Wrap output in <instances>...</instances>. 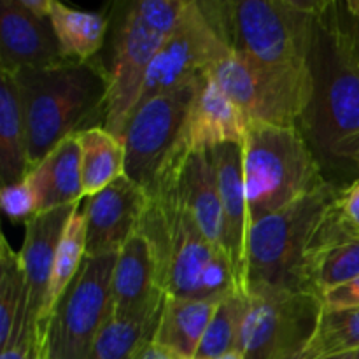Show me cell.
<instances>
[{
	"instance_id": "1",
	"label": "cell",
	"mask_w": 359,
	"mask_h": 359,
	"mask_svg": "<svg viewBox=\"0 0 359 359\" xmlns=\"http://www.w3.org/2000/svg\"><path fill=\"white\" fill-rule=\"evenodd\" d=\"M147 196L139 230L153 249L161 291L167 297L214 302L238 293L226 252L205 237L174 182L163 175Z\"/></svg>"
},
{
	"instance_id": "2",
	"label": "cell",
	"mask_w": 359,
	"mask_h": 359,
	"mask_svg": "<svg viewBox=\"0 0 359 359\" xmlns=\"http://www.w3.org/2000/svg\"><path fill=\"white\" fill-rule=\"evenodd\" d=\"M228 48L277 72H312V44L321 2L200 0Z\"/></svg>"
},
{
	"instance_id": "3",
	"label": "cell",
	"mask_w": 359,
	"mask_h": 359,
	"mask_svg": "<svg viewBox=\"0 0 359 359\" xmlns=\"http://www.w3.org/2000/svg\"><path fill=\"white\" fill-rule=\"evenodd\" d=\"M28 130L32 168L63 139L83 132L97 114L104 118L107 70L98 62H65L14 74Z\"/></svg>"
},
{
	"instance_id": "4",
	"label": "cell",
	"mask_w": 359,
	"mask_h": 359,
	"mask_svg": "<svg viewBox=\"0 0 359 359\" xmlns=\"http://www.w3.org/2000/svg\"><path fill=\"white\" fill-rule=\"evenodd\" d=\"M314 95L300 128L323 156L359 135V63L342 34L337 2H321L312 44Z\"/></svg>"
},
{
	"instance_id": "5",
	"label": "cell",
	"mask_w": 359,
	"mask_h": 359,
	"mask_svg": "<svg viewBox=\"0 0 359 359\" xmlns=\"http://www.w3.org/2000/svg\"><path fill=\"white\" fill-rule=\"evenodd\" d=\"M242 149L249 228L330 182L298 126L251 123Z\"/></svg>"
},
{
	"instance_id": "6",
	"label": "cell",
	"mask_w": 359,
	"mask_h": 359,
	"mask_svg": "<svg viewBox=\"0 0 359 359\" xmlns=\"http://www.w3.org/2000/svg\"><path fill=\"white\" fill-rule=\"evenodd\" d=\"M340 191L342 188L328 182L249 228L248 293H309L305 286L309 244Z\"/></svg>"
},
{
	"instance_id": "7",
	"label": "cell",
	"mask_w": 359,
	"mask_h": 359,
	"mask_svg": "<svg viewBox=\"0 0 359 359\" xmlns=\"http://www.w3.org/2000/svg\"><path fill=\"white\" fill-rule=\"evenodd\" d=\"M116 256L84 258L46 319L41 340L46 359H88L98 333L112 316Z\"/></svg>"
},
{
	"instance_id": "8",
	"label": "cell",
	"mask_w": 359,
	"mask_h": 359,
	"mask_svg": "<svg viewBox=\"0 0 359 359\" xmlns=\"http://www.w3.org/2000/svg\"><path fill=\"white\" fill-rule=\"evenodd\" d=\"M251 123L300 128L314 95L312 72H277L230 51L207 74Z\"/></svg>"
},
{
	"instance_id": "9",
	"label": "cell",
	"mask_w": 359,
	"mask_h": 359,
	"mask_svg": "<svg viewBox=\"0 0 359 359\" xmlns=\"http://www.w3.org/2000/svg\"><path fill=\"white\" fill-rule=\"evenodd\" d=\"M200 81L142 100L123 132L126 175L147 193L156 186L181 146L182 130Z\"/></svg>"
},
{
	"instance_id": "10",
	"label": "cell",
	"mask_w": 359,
	"mask_h": 359,
	"mask_svg": "<svg viewBox=\"0 0 359 359\" xmlns=\"http://www.w3.org/2000/svg\"><path fill=\"white\" fill-rule=\"evenodd\" d=\"M321 309V298L311 293H248L238 353L244 359H298Z\"/></svg>"
},
{
	"instance_id": "11",
	"label": "cell",
	"mask_w": 359,
	"mask_h": 359,
	"mask_svg": "<svg viewBox=\"0 0 359 359\" xmlns=\"http://www.w3.org/2000/svg\"><path fill=\"white\" fill-rule=\"evenodd\" d=\"M168 32L154 27L132 2L121 14L107 70L109 88L104 109V128L121 139L130 116L140 102L147 72Z\"/></svg>"
},
{
	"instance_id": "12",
	"label": "cell",
	"mask_w": 359,
	"mask_h": 359,
	"mask_svg": "<svg viewBox=\"0 0 359 359\" xmlns=\"http://www.w3.org/2000/svg\"><path fill=\"white\" fill-rule=\"evenodd\" d=\"M230 51L200 0H188L177 27L151 63L140 102L202 79Z\"/></svg>"
},
{
	"instance_id": "13",
	"label": "cell",
	"mask_w": 359,
	"mask_h": 359,
	"mask_svg": "<svg viewBox=\"0 0 359 359\" xmlns=\"http://www.w3.org/2000/svg\"><path fill=\"white\" fill-rule=\"evenodd\" d=\"M147 198L146 189L128 175L88 198L84 207L88 258L118 255L132 235L139 231Z\"/></svg>"
},
{
	"instance_id": "14",
	"label": "cell",
	"mask_w": 359,
	"mask_h": 359,
	"mask_svg": "<svg viewBox=\"0 0 359 359\" xmlns=\"http://www.w3.org/2000/svg\"><path fill=\"white\" fill-rule=\"evenodd\" d=\"M359 279V230L340 212L339 200L319 223L305 256V286L323 298Z\"/></svg>"
},
{
	"instance_id": "15",
	"label": "cell",
	"mask_w": 359,
	"mask_h": 359,
	"mask_svg": "<svg viewBox=\"0 0 359 359\" xmlns=\"http://www.w3.org/2000/svg\"><path fill=\"white\" fill-rule=\"evenodd\" d=\"M219 186L223 214V249L233 269L238 293L248 294L249 214L244 182L242 144H221L209 151Z\"/></svg>"
},
{
	"instance_id": "16",
	"label": "cell",
	"mask_w": 359,
	"mask_h": 359,
	"mask_svg": "<svg viewBox=\"0 0 359 359\" xmlns=\"http://www.w3.org/2000/svg\"><path fill=\"white\" fill-rule=\"evenodd\" d=\"M65 62L49 20L32 14L21 0L0 2V70L20 74Z\"/></svg>"
},
{
	"instance_id": "17",
	"label": "cell",
	"mask_w": 359,
	"mask_h": 359,
	"mask_svg": "<svg viewBox=\"0 0 359 359\" xmlns=\"http://www.w3.org/2000/svg\"><path fill=\"white\" fill-rule=\"evenodd\" d=\"M251 121L235 102L203 76L186 118L179 149L186 153L210 151L221 144H244Z\"/></svg>"
},
{
	"instance_id": "18",
	"label": "cell",
	"mask_w": 359,
	"mask_h": 359,
	"mask_svg": "<svg viewBox=\"0 0 359 359\" xmlns=\"http://www.w3.org/2000/svg\"><path fill=\"white\" fill-rule=\"evenodd\" d=\"M167 294L158 283L156 262L142 231L132 235L116 256L112 276V318L130 319L161 307Z\"/></svg>"
},
{
	"instance_id": "19",
	"label": "cell",
	"mask_w": 359,
	"mask_h": 359,
	"mask_svg": "<svg viewBox=\"0 0 359 359\" xmlns=\"http://www.w3.org/2000/svg\"><path fill=\"white\" fill-rule=\"evenodd\" d=\"M79 203L35 214L30 221L25 223V238L18 255L23 266L25 279H27L28 311L35 325L41 319L46 302H48L53 266H55L63 230Z\"/></svg>"
},
{
	"instance_id": "20",
	"label": "cell",
	"mask_w": 359,
	"mask_h": 359,
	"mask_svg": "<svg viewBox=\"0 0 359 359\" xmlns=\"http://www.w3.org/2000/svg\"><path fill=\"white\" fill-rule=\"evenodd\" d=\"M163 175L174 182L182 203L195 217L205 237L223 248L219 186L209 151L202 153L177 151L165 168Z\"/></svg>"
},
{
	"instance_id": "21",
	"label": "cell",
	"mask_w": 359,
	"mask_h": 359,
	"mask_svg": "<svg viewBox=\"0 0 359 359\" xmlns=\"http://www.w3.org/2000/svg\"><path fill=\"white\" fill-rule=\"evenodd\" d=\"M28 181L37 198V214L79 203L84 195L77 133L63 139L41 163L35 165L28 174Z\"/></svg>"
},
{
	"instance_id": "22",
	"label": "cell",
	"mask_w": 359,
	"mask_h": 359,
	"mask_svg": "<svg viewBox=\"0 0 359 359\" xmlns=\"http://www.w3.org/2000/svg\"><path fill=\"white\" fill-rule=\"evenodd\" d=\"M219 302L165 297L154 340L174 359H195Z\"/></svg>"
},
{
	"instance_id": "23",
	"label": "cell",
	"mask_w": 359,
	"mask_h": 359,
	"mask_svg": "<svg viewBox=\"0 0 359 359\" xmlns=\"http://www.w3.org/2000/svg\"><path fill=\"white\" fill-rule=\"evenodd\" d=\"M30 146L16 76L0 70V181L14 184L30 174Z\"/></svg>"
},
{
	"instance_id": "24",
	"label": "cell",
	"mask_w": 359,
	"mask_h": 359,
	"mask_svg": "<svg viewBox=\"0 0 359 359\" xmlns=\"http://www.w3.org/2000/svg\"><path fill=\"white\" fill-rule=\"evenodd\" d=\"M81 146L83 195L91 198L126 175V151L119 137L102 125L88 126L77 133Z\"/></svg>"
},
{
	"instance_id": "25",
	"label": "cell",
	"mask_w": 359,
	"mask_h": 359,
	"mask_svg": "<svg viewBox=\"0 0 359 359\" xmlns=\"http://www.w3.org/2000/svg\"><path fill=\"white\" fill-rule=\"evenodd\" d=\"M49 23L63 58L69 62H93L104 46L109 21L102 13L81 11L53 0Z\"/></svg>"
},
{
	"instance_id": "26",
	"label": "cell",
	"mask_w": 359,
	"mask_h": 359,
	"mask_svg": "<svg viewBox=\"0 0 359 359\" xmlns=\"http://www.w3.org/2000/svg\"><path fill=\"white\" fill-rule=\"evenodd\" d=\"M165 304V302H163ZM163 305L139 318L109 319L98 333L88 359H137L154 340Z\"/></svg>"
},
{
	"instance_id": "27",
	"label": "cell",
	"mask_w": 359,
	"mask_h": 359,
	"mask_svg": "<svg viewBox=\"0 0 359 359\" xmlns=\"http://www.w3.org/2000/svg\"><path fill=\"white\" fill-rule=\"evenodd\" d=\"M84 258H86V216H84V210H81L77 205L63 230L62 241H60L55 266H53L48 302H46V307L37 323L39 335L42 333L46 319L49 318L58 298L69 287L74 277L79 273Z\"/></svg>"
},
{
	"instance_id": "28",
	"label": "cell",
	"mask_w": 359,
	"mask_h": 359,
	"mask_svg": "<svg viewBox=\"0 0 359 359\" xmlns=\"http://www.w3.org/2000/svg\"><path fill=\"white\" fill-rule=\"evenodd\" d=\"M359 351V305H323L314 335L300 358L326 356Z\"/></svg>"
},
{
	"instance_id": "29",
	"label": "cell",
	"mask_w": 359,
	"mask_h": 359,
	"mask_svg": "<svg viewBox=\"0 0 359 359\" xmlns=\"http://www.w3.org/2000/svg\"><path fill=\"white\" fill-rule=\"evenodd\" d=\"M245 309H248V294L233 293L221 300L195 359H212L238 353Z\"/></svg>"
},
{
	"instance_id": "30",
	"label": "cell",
	"mask_w": 359,
	"mask_h": 359,
	"mask_svg": "<svg viewBox=\"0 0 359 359\" xmlns=\"http://www.w3.org/2000/svg\"><path fill=\"white\" fill-rule=\"evenodd\" d=\"M28 304L27 279L20 255L2 235L0 245V346L7 342L14 325Z\"/></svg>"
},
{
	"instance_id": "31",
	"label": "cell",
	"mask_w": 359,
	"mask_h": 359,
	"mask_svg": "<svg viewBox=\"0 0 359 359\" xmlns=\"http://www.w3.org/2000/svg\"><path fill=\"white\" fill-rule=\"evenodd\" d=\"M0 203H2L4 214L11 221H25V223L30 221L37 214V198L28 181V175L23 181L2 186Z\"/></svg>"
},
{
	"instance_id": "32",
	"label": "cell",
	"mask_w": 359,
	"mask_h": 359,
	"mask_svg": "<svg viewBox=\"0 0 359 359\" xmlns=\"http://www.w3.org/2000/svg\"><path fill=\"white\" fill-rule=\"evenodd\" d=\"M340 28L354 60L359 63V0L337 2Z\"/></svg>"
},
{
	"instance_id": "33",
	"label": "cell",
	"mask_w": 359,
	"mask_h": 359,
	"mask_svg": "<svg viewBox=\"0 0 359 359\" xmlns=\"http://www.w3.org/2000/svg\"><path fill=\"white\" fill-rule=\"evenodd\" d=\"M340 212L347 221L359 230V177L342 188L339 196Z\"/></svg>"
},
{
	"instance_id": "34",
	"label": "cell",
	"mask_w": 359,
	"mask_h": 359,
	"mask_svg": "<svg viewBox=\"0 0 359 359\" xmlns=\"http://www.w3.org/2000/svg\"><path fill=\"white\" fill-rule=\"evenodd\" d=\"M326 307H347V305H359V279L346 284L342 287L330 291L321 298Z\"/></svg>"
},
{
	"instance_id": "35",
	"label": "cell",
	"mask_w": 359,
	"mask_h": 359,
	"mask_svg": "<svg viewBox=\"0 0 359 359\" xmlns=\"http://www.w3.org/2000/svg\"><path fill=\"white\" fill-rule=\"evenodd\" d=\"M333 160L347 161V163H353L354 167L359 168V135L347 140L346 144H342V146L333 153Z\"/></svg>"
},
{
	"instance_id": "36",
	"label": "cell",
	"mask_w": 359,
	"mask_h": 359,
	"mask_svg": "<svg viewBox=\"0 0 359 359\" xmlns=\"http://www.w3.org/2000/svg\"><path fill=\"white\" fill-rule=\"evenodd\" d=\"M21 2L32 14H35L41 20H49L53 0H21Z\"/></svg>"
},
{
	"instance_id": "37",
	"label": "cell",
	"mask_w": 359,
	"mask_h": 359,
	"mask_svg": "<svg viewBox=\"0 0 359 359\" xmlns=\"http://www.w3.org/2000/svg\"><path fill=\"white\" fill-rule=\"evenodd\" d=\"M137 359H174L168 353H165L163 349L156 346L154 342H149L142 351H140L139 358Z\"/></svg>"
},
{
	"instance_id": "38",
	"label": "cell",
	"mask_w": 359,
	"mask_h": 359,
	"mask_svg": "<svg viewBox=\"0 0 359 359\" xmlns=\"http://www.w3.org/2000/svg\"><path fill=\"white\" fill-rule=\"evenodd\" d=\"M298 359H359V351L344 354H326V356H314V358H298Z\"/></svg>"
},
{
	"instance_id": "39",
	"label": "cell",
	"mask_w": 359,
	"mask_h": 359,
	"mask_svg": "<svg viewBox=\"0 0 359 359\" xmlns=\"http://www.w3.org/2000/svg\"><path fill=\"white\" fill-rule=\"evenodd\" d=\"M212 359H244L241 356V353H230V354H224V356H217Z\"/></svg>"
},
{
	"instance_id": "40",
	"label": "cell",
	"mask_w": 359,
	"mask_h": 359,
	"mask_svg": "<svg viewBox=\"0 0 359 359\" xmlns=\"http://www.w3.org/2000/svg\"><path fill=\"white\" fill-rule=\"evenodd\" d=\"M32 359H46V356H44V349H42V342H41V346H39V349L35 351L34 358H32Z\"/></svg>"
}]
</instances>
